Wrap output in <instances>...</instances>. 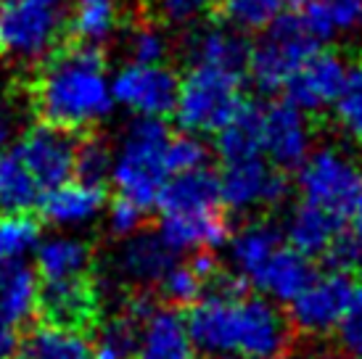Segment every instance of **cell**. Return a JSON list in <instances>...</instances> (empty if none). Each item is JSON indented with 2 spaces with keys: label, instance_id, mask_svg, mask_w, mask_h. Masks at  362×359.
Instances as JSON below:
<instances>
[{
  "label": "cell",
  "instance_id": "obj_1",
  "mask_svg": "<svg viewBox=\"0 0 362 359\" xmlns=\"http://www.w3.org/2000/svg\"><path fill=\"white\" fill-rule=\"evenodd\" d=\"M209 293L185 317L193 349L209 359H281L291 325L267 296L246 293L243 278L214 275Z\"/></svg>",
  "mask_w": 362,
  "mask_h": 359
},
{
  "label": "cell",
  "instance_id": "obj_2",
  "mask_svg": "<svg viewBox=\"0 0 362 359\" xmlns=\"http://www.w3.org/2000/svg\"><path fill=\"white\" fill-rule=\"evenodd\" d=\"M32 103L42 122L64 130H88L101 124L114 109L106 59L98 45L74 42L45 61L32 88Z\"/></svg>",
  "mask_w": 362,
  "mask_h": 359
},
{
  "label": "cell",
  "instance_id": "obj_3",
  "mask_svg": "<svg viewBox=\"0 0 362 359\" xmlns=\"http://www.w3.org/2000/svg\"><path fill=\"white\" fill-rule=\"evenodd\" d=\"M172 132L161 119L138 117L111 151L109 180L122 199L138 204L141 209L156 206L164 182L170 180V148Z\"/></svg>",
  "mask_w": 362,
  "mask_h": 359
},
{
  "label": "cell",
  "instance_id": "obj_4",
  "mask_svg": "<svg viewBox=\"0 0 362 359\" xmlns=\"http://www.w3.org/2000/svg\"><path fill=\"white\" fill-rule=\"evenodd\" d=\"M71 0H0V56L21 66L45 64L61 48Z\"/></svg>",
  "mask_w": 362,
  "mask_h": 359
},
{
  "label": "cell",
  "instance_id": "obj_5",
  "mask_svg": "<svg viewBox=\"0 0 362 359\" xmlns=\"http://www.w3.org/2000/svg\"><path fill=\"white\" fill-rule=\"evenodd\" d=\"M243 69L220 66V64H191L188 74L180 80L175 117L185 132L204 135L217 132L241 111L243 106Z\"/></svg>",
  "mask_w": 362,
  "mask_h": 359
},
{
  "label": "cell",
  "instance_id": "obj_6",
  "mask_svg": "<svg viewBox=\"0 0 362 359\" xmlns=\"http://www.w3.org/2000/svg\"><path fill=\"white\" fill-rule=\"evenodd\" d=\"M320 45L322 40L310 30L299 11L281 13L270 27L262 30L259 40L249 45L246 71L262 93H275L283 90L286 80L315 50H320Z\"/></svg>",
  "mask_w": 362,
  "mask_h": 359
},
{
  "label": "cell",
  "instance_id": "obj_7",
  "mask_svg": "<svg viewBox=\"0 0 362 359\" xmlns=\"http://www.w3.org/2000/svg\"><path fill=\"white\" fill-rule=\"evenodd\" d=\"M299 190L307 204L344 222L362 204V172L341 151L320 148L302 161Z\"/></svg>",
  "mask_w": 362,
  "mask_h": 359
},
{
  "label": "cell",
  "instance_id": "obj_8",
  "mask_svg": "<svg viewBox=\"0 0 362 359\" xmlns=\"http://www.w3.org/2000/svg\"><path fill=\"white\" fill-rule=\"evenodd\" d=\"M177 74L164 64H138L130 61L111 80V98L135 117L164 119L177 103Z\"/></svg>",
  "mask_w": 362,
  "mask_h": 359
},
{
  "label": "cell",
  "instance_id": "obj_9",
  "mask_svg": "<svg viewBox=\"0 0 362 359\" xmlns=\"http://www.w3.org/2000/svg\"><path fill=\"white\" fill-rule=\"evenodd\" d=\"M357 283L349 272L333 269L325 275H315L312 283L288 301V325L304 336H325L336 330L344 312L349 310Z\"/></svg>",
  "mask_w": 362,
  "mask_h": 359
},
{
  "label": "cell",
  "instance_id": "obj_10",
  "mask_svg": "<svg viewBox=\"0 0 362 359\" xmlns=\"http://www.w3.org/2000/svg\"><path fill=\"white\" fill-rule=\"evenodd\" d=\"M220 182L222 206L249 211L257 206H281L288 196V180L281 170H272L264 156L222 161Z\"/></svg>",
  "mask_w": 362,
  "mask_h": 359
},
{
  "label": "cell",
  "instance_id": "obj_11",
  "mask_svg": "<svg viewBox=\"0 0 362 359\" xmlns=\"http://www.w3.org/2000/svg\"><path fill=\"white\" fill-rule=\"evenodd\" d=\"M259 138L264 159L281 172L299 170L302 161L310 156V119L288 100L259 106Z\"/></svg>",
  "mask_w": 362,
  "mask_h": 359
},
{
  "label": "cell",
  "instance_id": "obj_12",
  "mask_svg": "<svg viewBox=\"0 0 362 359\" xmlns=\"http://www.w3.org/2000/svg\"><path fill=\"white\" fill-rule=\"evenodd\" d=\"M16 153L27 164L32 177L37 180L42 193L74 177L77 138L71 130L56 127L51 122H40L21 135Z\"/></svg>",
  "mask_w": 362,
  "mask_h": 359
},
{
  "label": "cell",
  "instance_id": "obj_13",
  "mask_svg": "<svg viewBox=\"0 0 362 359\" xmlns=\"http://www.w3.org/2000/svg\"><path fill=\"white\" fill-rule=\"evenodd\" d=\"M346 77H349V69L341 56H336L331 50H315L286 80L283 85L286 100L302 109L304 114L328 109L341 95Z\"/></svg>",
  "mask_w": 362,
  "mask_h": 359
},
{
  "label": "cell",
  "instance_id": "obj_14",
  "mask_svg": "<svg viewBox=\"0 0 362 359\" xmlns=\"http://www.w3.org/2000/svg\"><path fill=\"white\" fill-rule=\"evenodd\" d=\"M95 307H98V296H95L88 275L45 280L40 286L37 312L42 314L45 325L82 333L95 317Z\"/></svg>",
  "mask_w": 362,
  "mask_h": 359
},
{
  "label": "cell",
  "instance_id": "obj_15",
  "mask_svg": "<svg viewBox=\"0 0 362 359\" xmlns=\"http://www.w3.org/2000/svg\"><path fill=\"white\" fill-rule=\"evenodd\" d=\"M315 278L310 257H304L302 251H296L283 240L278 249H272L257 267L249 272L246 283H252L254 288L264 293L270 301L288 304L296 299Z\"/></svg>",
  "mask_w": 362,
  "mask_h": 359
},
{
  "label": "cell",
  "instance_id": "obj_16",
  "mask_svg": "<svg viewBox=\"0 0 362 359\" xmlns=\"http://www.w3.org/2000/svg\"><path fill=\"white\" fill-rule=\"evenodd\" d=\"M185 317L175 307H153L138 325L135 359H193Z\"/></svg>",
  "mask_w": 362,
  "mask_h": 359
},
{
  "label": "cell",
  "instance_id": "obj_17",
  "mask_svg": "<svg viewBox=\"0 0 362 359\" xmlns=\"http://www.w3.org/2000/svg\"><path fill=\"white\" fill-rule=\"evenodd\" d=\"M156 206H159L161 214H211V211H222L217 175L209 167L175 172L164 182L159 199H156Z\"/></svg>",
  "mask_w": 362,
  "mask_h": 359
},
{
  "label": "cell",
  "instance_id": "obj_18",
  "mask_svg": "<svg viewBox=\"0 0 362 359\" xmlns=\"http://www.w3.org/2000/svg\"><path fill=\"white\" fill-rule=\"evenodd\" d=\"M177 254L161 240L159 233H132L124 238L114 257L117 275L130 280L132 286H159L164 272L175 264Z\"/></svg>",
  "mask_w": 362,
  "mask_h": 359
},
{
  "label": "cell",
  "instance_id": "obj_19",
  "mask_svg": "<svg viewBox=\"0 0 362 359\" xmlns=\"http://www.w3.org/2000/svg\"><path fill=\"white\" fill-rule=\"evenodd\" d=\"M228 220L225 211L211 214H161L159 235L175 254L193 251H214L228 240Z\"/></svg>",
  "mask_w": 362,
  "mask_h": 359
},
{
  "label": "cell",
  "instance_id": "obj_20",
  "mask_svg": "<svg viewBox=\"0 0 362 359\" xmlns=\"http://www.w3.org/2000/svg\"><path fill=\"white\" fill-rule=\"evenodd\" d=\"M103 204H106L103 185H93V182H82V180H66L56 188L45 190L37 206L51 225L74 228V225H85V222L95 220L101 214Z\"/></svg>",
  "mask_w": 362,
  "mask_h": 359
},
{
  "label": "cell",
  "instance_id": "obj_21",
  "mask_svg": "<svg viewBox=\"0 0 362 359\" xmlns=\"http://www.w3.org/2000/svg\"><path fill=\"white\" fill-rule=\"evenodd\" d=\"M341 222L336 220L333 214H328L325 209L302 201L299 206H293V211L286 220L283 228V238L288 246H293L296 251H302L304 257H320L328 251L333 235L339 233Z\"/></svg>",
  "mask_w": 362,
  "mask_h": 359
},
{
  "label": "cell",
  "instance_id": "obj_22",
  "mask_svg": "<svg viewBox=\"0 0 362 359\" xmlns=\"http://www.w3.org/2000/svg\"><path fill=\"white\" fill-rule=\"evenodd\" d=\"M40 278L27 261H0V312L24 325L37 314Z\"/></svg>",
  "mask_w": 362,
  "mask_h": 359
},
{
  "label": "cell",
  "instance_id": "obj_23",
  "mask_svg": "<svg viewBox=\"0 0 362 359\" xmlns=\"http://www.w3.org/2000/svg\"><path fill=\"white\" fill-rule=\"evenodd\" d=\"M37 261V278L45 280H66L88 275L90 267V249L88 243L74 235H53V238L37 243L35 249Z\"/></svg>",
  "mask_w": 362,
  "mask_h": 359
},
{
  "label": "cell",
  "instance_id": "obj_24",
  "mask_svg": "<svg viewBox=\"0 0 362 359\" xmlns=\"http://www.w3.org/2000/svg\"><path fill=\"white\" fill-rule=\"evenodd\" d=\"M302 13L310 30L322 42L339 32H352L362 24V0H283Z\"/></svg>",
  "mask_w": 362,
  "mask_h": 359
},
{
  "label": "cell",
  "instance_id": "obj_25",
  "mask_svg": "<svg viewBox=\"0 0 362 359\" xmlns=\"http://www.w3.org/2000/svg\"><path fill=\"white\" fill-rule=\"evenodd\" d=\"M42 199V188L32 177L27 164L13 151L0 153V211L16 214V211H32Z\"/></svg>",
  "mask_w": 362,
  "mask_h": 359
},
{
  "label": "cell",
  "instance_id": "obj_26",
  "mask_svg": "<svg viewBox=\"0 0 362 359\" xmlns=\"http://www.w3.org/2000/svg\"><path fill=\"white\" fill-rule=\"evenodd\" d=\"M188 50H191V64L204 61V64H220V66L246 71L249 42L235 30H222V27L199 30L188 42Z\"/></svg>",
  "mask_w": 362,
  "mask_h": 359
},
{
  "label": "cell",
  "instance_id": "obj_27",
  "mask_svg": "<svg viewBox=\"0 0 362 359\" xmlns=\"http://www.w3.org/2000/svg\"><path fill=\"white\" fill-rule=\"evenodd\" d=\"M16 359H93V349L77 330L40 325L21 341Z\"/></svg>",
  "mask_w": 362,
  "mask_h": 359
},
{
  "label": "cell",
  "instance_id": "obj_28",
  "mask_svg": "<svg viewBox=\"0 0 362 359\" xmlns=\"http://www.w3.org/2000/svg\"><path fill=\"white\" fill-rule=\"evenodd\" d=\"M217 153L222 161L264 156L259 138V106H246L233 117L225 127L217 130Z\"/></svg>",
  "mask_w": 362,
  "mask_h": 359
},
{
  "label": "cell",
  "instance_id": "obj_29",
  "mask_svg": "<svg viewBox=\"0 0 362 359\" xmlns=\"http://www.w3.org/2000/svg\"><path fill=\"white\" fill-rule=\"evenodd\" d=\"M283 243V230L270 225V222H252L241 228L230 238V259L238 269V278H249L257 264H259L272 249H278Z\"/></svg>",
  "mask_w": 362,
  "mask_h": 359
},
{
  "label": "cell",
  "instance_id": "obj_30",
  "mask_svg": "<svg viewBox=\"0 0 362 359\" xmlns=\"http://www.w3.org/2000/svg\"><path fill=\"white\" fill-rule=\"evenodd\" d=\"M69 24L80 42L101 45L119 24V0H71Z\"/></svg>",
  "mask_w": 362,
  "mask_h": 359
},
{
  "label": "cell",
  "instance_id": "obj_31",
  "mask_svg": "<svg viewBox=\"0 0 362 359\" xmlns=\"http://www.w3.org/2000/svg\"><path fill=\"white\" fill-rule=\"evenodd\" d=\"M40 243V225L30 211L3 214L0 217V261H21L35 254Z\"/></svg>",
  "mask_w": 362,
  "mask_h": 359
},
{
  "label": "cell",
  "instance_id": "obj_32",
  "mask_svg": "<svg viewBox=\"0 0 362 359\" xmlns=\"http://www.w3.org/2000/svg\"><path fill=\"white\" fill-rule=\"evenodd\" d=\"M283 13V0H222L220 16L235 32H262Z\"/></svg>",
  "mask_w": 362,
  "mask_h": 359
},
{
  "label": "cell",
  "instance_id": "obj_33",
  "mask_svg": "<svg viewBox=\"0 0 362 359\" xmlns=\"http://www.w3.org/2000/svg\"><path fill=\"white\" fill-rule=\"evenodd\" d=\"M325 259L341 272H362V204L341 222L339 233L333 235Z\"/></svg>",
  "mask_w": 362,
  "mask_h": 359
},
{
  "label": "cell",
  "instance_id": "obj_34",
  "mask_svg": "<svg viewBox=\"0 0 362 359\" xmlns=\"http://www.w3.org/2000/svg\"><path fill=\"white\" fill-rule=\"evenodd\" d=\"M204 288H206V280L191 267V261H185V264L175 261L159 280L161 296L170 307H191L202 299Z\"/></svg>",
  "mask_w": 362,
  "mask_h": 359
},
{
  "label": "cell",
  "instance_id": "obj_35",
  "mask_svg": "<svg viewBox=\"0 0 362 359\" xmlns=\"http://www.w3.org/2000/svg\"><path fill=\"white\" fill-rule=\"evenodd\" d=\"M111 170V148L101 138L77 140V153H74V177L82 182L103 185Z\"/></svg>",
  "mask_w": 362,
  "mask_h": 359
},
{
  "label": "cell",
  "instance_id": "obj_36",
  "mask_svg": "<svg viewBox=\"0 0 362 359\" xmlns=\"http://www.w3.org/2000/svg\"><path fill=\"white\" fill-rule=\"evenodd\" d=\"M333 106H336V119L341 124V130L362 143V66L349 71L341 95Z\"/></svg>",
  "mask_w": 362,
  "mask_h": 359
},
{
  "label": "cell",
  "instance_id": "obj_37",
  "mask_svg": "<svg viewBox=\"0 0 362 359\" xmlns=\"http://www.w3.org/2000/svg\"><path fill=\"white\" fill-rule=\"evenodd\" d=\"M167 161H170V172H185L199 170V167H209V148L204 146V140L196 135H172L170 148H167Z\"/></svg>",
  "mask_w": 362,
  "mask_h": 359
},
{
  "label": "cell",
  "instance_id": "obj_38",
  "mask_svg": "<svg viewBox=\"0 0 362 359\" xmlns=\"http://www.w3.org/2000/svg\"><path fill=\"white\" fill-rule=\"evenodd\" d=\"M336 336H339V346L344 354L362 359V286L354 288L349 310L344 312L341 322L336 325Z\"/></svg>",
  "mask_w": 362,
  "mask_h": 359
},
{
  "label": "cell",
  "instance_id": "obj_39",
  "mask_svg": "<svg viewBox=\"0 0 362 359\" xmlns=\"http://www.w3.org/2000/svg\"><path fill=\"white\" fill-rule=\"evenodd\" d=\"M167 53V40L159 30L141 27L130 35V61L138 64H161Z\"/></svg>",
  "mask_w": 362,
  "mask_h": 359
},
{
  "label": "cell",
  "instance_id": "obj_40",
  "mask_svg": "<svg viewBox=\"0 0 362 359\" xmlns=\"http://www.w3.org/2000/svg\"><path fill=\"white\" fill-rule=\"evenodd\" d=\"M146 217V209H141L138 204H132L127 199H117L109 206V230L119 238H127L132 233H138Z\"/></svg>",
  "mask_w": 362,
  "mask_h": 359
},
{
  "label": "cell",
  "instance_id": "obj_41",
  "mask_svg": "<svg viewBox=\"0 0 362 359\" xmlns=\"http://www.w3.org/2000/svg\"><path fill=\"white\" fill-rule=\"evenodd\" d=\"M209 6V0H159V11L170 21H193L199 19Z\"/></svg>",
  "mask_w": 362,
  "mask_h": 359
},
{
  "label": "cell",
  "instance_id": "obj_42",
  "mask_svg": "<svg viewBox=\"0 0 362 359\" xmlns=\"http://www.w3.org/2000/svg\"><path fill=\"white\" fill-rule=\"evenodd\" d=\"M21 325L0 312V359H16L21 351Z\"/></svg>",
  "mask_w": 362,
  "mask_h": 359
},
{
  "label": "cell",
  "instance_id": "obj_43",
  "mask_svg": "<svg viewBox=\"0 0 362 359\" xmlns=\"http://www.w3.org/2000/svg\"><path fill=\"white\" fill-rule=\"evenodd\" d=\"M19 127V114H16V103L0 90V148L13 138V132Z\"/></svg>",
  "mask_w": 362,
  "mask_h": 359
},
{
  "label": "cell",
  "instance_id": "obj_44",
  "mask_svg": "<svg viewBox=\"0 0 362 359\" xmlns=\"http://www.w3.org/2000/svg\"><path fill=\"white\" fill-rule=\"evenodd\" d=\"M315 359H354L349 354H322V357H315Z\"/></svg>",
  "mask_w": 362,
  "mask_h": 359
}]
</instances>
